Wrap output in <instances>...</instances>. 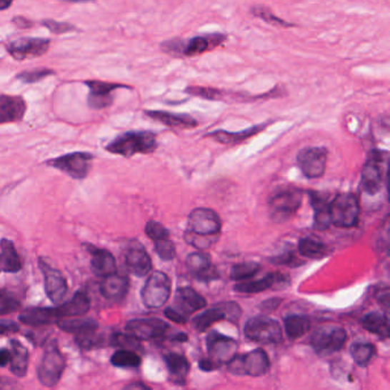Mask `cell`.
<instances>
[{
  "label": "cell",
  "mask_w": 390,
  "mask_h": 390,
  "mask_svg": "<svg viewBox=\"0 0 390 390\" xmlns=\"http://www.w3.org/2000/svg\"><path fill=\"white\" fill-rule=\"evenodd\" d=\"M228 41L227 34L210 32L194 36L189 39L175 37L161 43V52L172 58H196L212 52Z\"/></svg>",
  "instance_id": "obj_1"
},
{
  "label": "cell",
  "mask_w": 390,
  "mask_h": 390,
  "mask_svg": "<svg viewBox=\"0 0 390 390\" xmlns=\"http://www.w3.org/2000/svg\"><path fill=\"white\" fill-rule=\"evenodd\" d=\"M157 135L151 131H129L116 136L106 150L114 155L132 157L138 154H151L157 149Z\"/></svg>",
  "instance_id": "obj_2"
},
{
  "label": "cell",
  "mask_w": 390,
  "mask_h": 390,
  "mask_svg": "<svg viewBox=\"0 0 390 390\" xmlns=\"http://www.w3.org/2000/svg\"><path fill=\"white\" fill-rule=\"evenodd\" d=\"M304 191L296 186L281 188L269 199L270 216L275 222L287 221L301 206Z\"/></svg>",
  "instance_id": "obj_3"
},
{
  "label": "cell",
  "mask_w": 390,
  "mask_h": 390,
  "mask_svg": "<svg viewBox=\"0 0 390 390\" xmlns=\"http://www.w3.org/2000/svg\"><path fill=\"white\" fill-rule=\"evenodd\" d=\"M387 161L388 151L374 149L369 154L361 171V189L369 195H376L381 190Z\"/></svg>",
  "instance_id": "obj_4"
},
{
  "label": "cell",
  "mask_w": 390,
  "mask_h": 390,
  "mask_svg": "<svg viewBox=\"0 0 390 390\" xmlns=\"http://www.w3.org/2000/svg\"><path fill=\"white\" fill-rule=\"evenodd\" d=\"M197 96L203 100L209 101H230V102H252L258 100H269V99L281 98L286 95V89L283 86L274 87L268 92L262 94L251 95L245 92H234V91H227V89H216L210 86H199L197 89Z\"/></svg>",
  "instance_id": "obj_5"
},
{
  "label": "cell",
  "mask_w": 390,
  "mask_h": 390,
  "mask_svg": "<svg viewBox=\"0 0 390 390\" xmlns=\"http://www.w3.org/2000/svg\"><path fill=\"white\" fill-rule=\"evenodd\" d=\"M66 369V359L59 349L58 344L53 341L47 344L41 364L38 366L37 376L45 387H54L62 378Z\"/></svg>",
  "instance_id": "obj_6"
},
{
  "label": "cell",
  "mask_w": 390,
  "mask_h": 390,
  "mask_svg": "<svg viewBox=\"0 0 390 390\" xmlns=\"http://www.w3.org/2000/svg\"><path fill=\"white\" fill-rule=\"evenodd\" d=\"M359 199L351 192L340 194L330 203L331 222L336 227H355L359 222Z\"/></svg>",
  "instance_id": "obj_7"
},
{
  "label": "cell",
  "mask_w": 390,
  "mask_h": 390,
  "mask_svg": "<svg viewBox=\"0 0 390 390\" xmlns=\"http://www.w3.org/2000/svg\"><path fill=\"white\" fill-rule=\"evenodd\" d=\"M171 279L163 271H154L146 281L141 296L146 308L163 307L171 296Z\"/></svg>",
  "instance_id": "obj_8"
},
{
  "label": "cell",
  "mask_w": 390,
  "mask_h": 390,
  "mask_svg": "<svg viewBox=\"0 0 390 390\" xmlns=\"http://www.w3.org/2000/svg\"><path fill=\"white\" fill-rule=\"evenodd\" d=\"M245 336L252 341L260 344H279L283 340L281 325L269 317H253L246 321Z\"/></svg>",
  "instance_id": "obj_9"
},
{
  "label": "cell",
  "mask_w": 390,
  "mask_h": 390,
  "mask_svg": "<svg viewBox=\"0 0 390 390\" xmlns=\"http://www.w3.org/2000/svg\"><path fill=\"white\" fill-rule=\"evenodd\" d=\"M93 158L94 156L89 152L77 151L54 158L46 164L49 166L60 169L61 172L66 173L72 179L81 180L89 174V169L92 167Z\"/></svg>",
  "instance_id": "obj_10"
},
{
  "label": "cell",
  "mask_w": 390,
  "mask_h": 390,
  "mask_svg": "<svg viewBox=\"0 0 390 390\" xmlns=\"http://www.w3.org/2000/svg\"><path fill=\"white\" fill-rule=\"evenodd\" d=\"M84 85L89 89L87 104L91 109L102 110L109 108L115 100L117 89H132V87L124 84L109 83V81H84Z\"/></svg>",
  "instance_id": "obj_11"
},
{
  "label": "cell",
  "mask_w": 390,
  "mask_h": 390,
  "mask_svg": "<svg viewBox=\"0 0 390 390\" xmlns=\"http://www.w3.org/2000/svg\"><path fill=\"white\" fill-rule=\"evenodd\" d=\"M51 41L47 38L21 37L6 44V51L14 60L41 58L49 52Z\"/></svg>",
  "instance_id": "obj_12"
},
{
  "label": "cell",
  "mask_w": 390,
  "mask_h": 390,
  "mask_svg": "<svg viewBox=\"0 0 390 390\" xmlns=\"http://www.w3.org/2000/svg\"><path fill=\"white\" fill-rule=\"evenodd\" d=\"M241 307L236 302H222L210 309L205 310L204 313L199 314L192 321V325L196 331L205 332L216 321H222V319L237 321L241 319Z\"/></svg>",
  "instance_id": "obj_13"
},
{
  "label": "cell",
  "mask_w": 390,
  "mask_h": 390,
  "mask_svg": "<svg viewBox=\"0 0 390 390\" xmlns=\"http://www.w3.org/2000/svg\"><path fill=\"white\" fill-rule=\"evenodd\" d=\"M347 332L340 326H321L313 333L310 344L319 354H331L344 348Z\"/></svg>",
  "instance_id": "obj_14"
},
{
  "label": "cell",
  "mask_w": 390,
  "mask_h": 390,
  "mask_svg": "<svg viewBox=\"0 0 390 390\" xmlns=\"http://www.w3.org/2000/svg\"><path fill=\"white\" fill-rule=\"evenodd\" d=\"M329 150L325 146H307L296 156L298 165L307 178H321L326 169Z\"/></svg>",
  "instance_id": "obj_15"
},
{
  "label": "cell",
  "mask_w": 390,
  "mask_h": 390,
  "mask_svg": "<svg viewBox=\"0 0 390 390\" xmlns=\"http://www.w3.org/2000/svg\"><path fill=\"white\" fill-rule=\"evenodd\" d=\"M207 351H209V359L216 364V366H220L222 364H228L231 359L237 355V342L233 338L222 336L220 333L213 331L209 333L206 338Z\"/></svg>",
  "instance_id": "obj_16"
},
{
  "label": "cell",
  "mask_w": 390,
  "mask_h": 390,
  "mask_svg": "<svg viewBox=\"0 0 390 390\" xmlns=\"http://www.w3.org/2000/svg\"><path fill=\"white\" fill-rule=\"evenodd\" d=\"M201 235H219L221 230V220L210 209L197 207L188 216V229Z\"/></svg>",
  "instance_id": "obj_17"
},
{
  "label": "cell",
  "mask_w": 390,
  "mask_h": 390,
  "mask_svg": "<svg viewBox=\"0 0 390 390\" xmlns=\"http://www.w3.org/2000/svg\"><path fill=\"white\" fill-rule=\"evenodd\" d=\"M126 331L138 340H156L166 334L169 324L159 319H136L127 323Z\"/></svg>",
  "instance_id": "obj_18"
},
{
  "label": "cell",
  "mask_w": 390,
  "mask_h": 390,
  "mask_svg": "<svg viewBox=\"0 0 390 390\" xmlns=\"http://www.w3.org/2000/svg\"><path fill=\"white\" fill-rule=\"evenodd\" d=\"M39 267L45 279V292L47 296L51 299L53 304H59L64 300L68 292V285L64 276L58 269L51 267L43 259L39 260Z\"/></svg>",
  "instance_id": "obj_19"
},
{
  "label": "cell",
  "mask_w": 390,
  "mask_h": 390,
  "mask_svg": "<svg viewBox=\"0 0 390 390\" xmlns=\"http://www.w3.org/2000/svg\"><path fill=\"white\" fill-rule=\"evenodd\" d=\"M26 109L28 104L24 96L0 94V125L22 121Z\"/></svg>",
  "instance_id": "obj_20"
},
{
  "label": "cell",
  "mask_w": 390,
  "mask_h": 390,
  "mask_svg": "<svg viewBox=\"0 0 390 390\" xmlns=\"http://www.w3.org/2000/svg\"><path fill=\"white\" fill-rule=\"evenodd\" d=\"M144 115L169 129H190L199 126V121L188 114H175L165 110H144Z\"/></svg>",
  "instance_id": "obj_21"
},
{
  "label": "cell",
  "mask_w": 390,
  "mask_h": 390,
  "mask_svg": "<svg viewBox=\"0 0 390 390\" xmlns=\"http://www.w3.org/2000/svg\"><path fill=\"white\" fill-rule=\"evenodd\" d=\"M205 307H206L205 299L191 287H181L176 291L174 306L172 308H174L181 315L184 316L186 319V316H190Z\"/></svg>",
  "instance_id": "obj_22"
},
{
  "label": "cell",
  "mask_w": 390,
  "mask_h": 390,
  "mask_svg": "<svg viewBox=\"0 0 390 390\" xmlns=\"http://www.w3.org/2000/svg\"><path fill=\"white\" fill-rule=\"evenodd\" d=\"M186 267L201 281H211L219 277L218 270L212 264L211 256L204 252L191 253L186 258Z\"/></svg>",
  "instance_id": "obj_23"
},
{
  "label": "cell",
  "mask_w": 390,
  "mask_h": 390,
  "mask_svg": "<svg viewBox=\"0 0 390 390\" xmlns=\"http://www.w3.org/2000/svg\"><path fill=\"white\" fill-rule=\"evenodd\" d=\"M125 260L127 269L133 275L144 277L151 271V259L140 243H135L129 246Z\"/></svg>",
  "instance_id": "obj_24"
},
{
  "label": "cell",
  "mask_w": 390,
  "mask_h": 390,
  "mask_svg": "<svg viewBox=\"0 0 390 390\" xmlns=\"http://www.w3.org/2000/svg\"><path fill=\"white\" fill-rule=\"evenodd\" d=\"M241 374L251 376H261L269 371L270 361L266 351L254 349L246 355L239 356Z\"/></svg>",
  "instance_id": "obj_25"
},
{
  "label": "cell",
  "mask_w": 390,
  "mask_h": 390,
  "mask_svg": "<svg viewBox=\"0 0 390 390\" xmlns=\"http://www.w3.org/2000/svg\"><path fill=\"white\" fill-rule=\"evenodd\" d=\"M310 203L314 210V227L323 231L330 227V203L329 195L323 192L309 191Z\"/></svg>",
  "instance_id": "obj_26"
},
{
  "label": "cell",
  "mask_w": 390,
  "mask_h": 390,
  "mask_svg": "<svg viewBox=\"0 0 390 390\" xmlns=\"http://www.w3.org/2000/svg\"><path fill=\"white\" fill-rule=\"evenodd\" d=\"M87 250L92 256L91 260V268L95 276L98 277H106L117 271L115 256H112L109 251L99 249L93 245H87Z\"/></svg>",
  "instance_id": "obj_27"
},
{
  "label": "cell",
  "mask_w": 390,
  "mask_h": 390,
  "mask_svg": "<svg viewBox=\"0 0 390 390\" xmlns=\"http://www.w3.org/2000/svg\"><path fill=\"white\" fill-rule=\"evenodd\" d=\"M129 289V281L126 276L116 273L104 277L101 281V294L106 300H121L126 296Z\"/></svg>",
  "instance_id": "obj_28"
},
{
  "label": "cell",
  "mask_w": 390,
  "mask_h": 390,
  "mask_svg": "<svg viewBox=\"0 0 390 390\" xmlns=\"http://www.w3.org/2000/svg\"><path fill=\"white\" fill-rule=\"evenodd\" d=\"M271 121H267V123L259 124V125H254V126L249 127V129H243L239 132H228V131H214V132L209 133L206 134L207 138L213 139V140L218 141L222 144H239L243 141L249 140L254 135L259 134L262 132L266 127L269 125Z\"/></svg>",
  "instance_id": "obj_29"
},
{
  "label": "cell",
  "mask_w": 390,
  "mask_h": 390,
  "mask_svg": "<svg viewBox=\"0 0 390 390\" xmlns=\"http://www.w3.org/2000/svg\"><path fill=\"white\" fill-rule=\"evenodd\" d=\"M24 324L29 326H44L60 321L56 308H29L21 313L19 317Z\"/></svg>",
  "instance_id": "obj_30"
},
{
  "label": "cell",
  "mask_w": 390,
  "mask_h": 390,
  "mask_svg": "<svg viewBox=\"0 0 390 390\" xmlns=\"http://www.w3.org/2000/svg\"><path fill=\"white\" fill-rule=\"evenodd\" d=\"M287 285L289 284V279L286 276L281 275V274H268L264 276V279H258V281H243L239 284L236 285V292L239 293H260L264 291H267L268 289L275 287L276 285Z\"/></svg>",
  "instance_id": "obj_31"
},
{
  "label": "cell",
  "mask_w": 390,
  "mask_h": 390,
  "mask_svg": "<svg viewBox=\"0 0 390 390\" xmlns=\"http://www.w3.org/2000/svg\"><path fill=\"white\" fill-rule=\"evenodd\" d=\"M164 361L166 363L171 381L181 386L186 384L190 369L189 361L186 359V356L174 353L167 354L164 356Z\"/></svg>",
  "instance_id": "obj_32"
},
{
  "label": "cell",
  "mask_w": 390,
  "mask_h": 390,
  "mask_svg": "<svg viewBox=\"0 0 390 390\" xmlns=\"http://www.w3.org/2000/svg\"><path fill=\"white\" fill-rule=\"evenodd\" d=\"M0 274H16L22 268L20 256L15 249L12 241L1 239L0 241Z\"/></svg>",
  "instance_id": "obj_33"
},
{
  "label": "cell",
  "mask_w": 390,
  "mask_h": 390,
  "mask_svg": "<svg viewBox=\"0 0 390 390\" xmlns=\"http://www.w3.org/2000/svg\"><path fill=\"white\" fill-rule=\"evenodd\" d=\"M89 308H91L89 296H87L86 292L79 291L70 301L61 304L56 310L60 319H62L64 317H77V316L85 315L89 313Z\"/></svg>",
  "instance_id": "obj_34"
},
{
  "label": "cell",
  "mask_w": 390,
  "mask_h": 390,
  "mask_svg": "<svg viewBox=\"0 0 390 390\" xmlns=\"http://www.w3.org/2000/svg\"><path fill=\"white\" fill-rule=\"evenodd\" d=\"M11 371L14 376L22 378L26 376L29 366V351L24 344L18 340H11Z\"/></svg>",
  "instance_id": "obj_35"
},
{
  "label": "cell",
  "mask_w": 390,
  "mask_h": 390,
  "mask_svg": "<svg viewBox=\"0 0 390 390\" xmlns=\"http://www.w3.org/2000/svg\"><path fill=\"white\" fill-rule=\"evenodd\" d=\"M361 326L369 332L374 333L381 339H387L389 336V323L387 316L379 311L366 314L361 319Z\"/></svg>",
  "instance_id": "obj_36"
},
{
  "label": "cell",
  "mask_w": 390,
  "mask_h": 390,
  "mask_svg": "<svg viewBox=\"0 0 390 390\" xmlns=\"http://www.w3.org/2000/svg\"><path fill=\"white\" fill-rule=\"evenodd\" d=\"M284 326L289 338L296 340L304 336L309 331L310 319L308 316L294 314L285 317Z\"/></svg>",
  "instance_id": "obj_37"
},
{
  "label": "cell",
  "mask_w": 390,
  "mask_h": 390,
  "mask_svg": "<svg viewBox=\"0 0 390 390\" xmlns=\"http://www.w3.org/2000/svg\"><path fill=\"white\" fill-rule=\"evenodd\" d=\"M299 252L308 259H321L326 256L327 247L319 239L306 237L299 243Z\"/></svg>",
  "instance_id": "obj_38"
},
{
  "label": "cell",
  "mask_w": 390,
  "mask_h": 390,
  "mask_svg": "<svg viewBox=\"0 0 390 390\" xmlns=\"http://www.w3.org/2000/svg\"><path fill=\"white\" fill-rule=\"evenodd\" d=\"M58 326L61 330L68 333H74L75 336L87 331L98 330V321L94 319H60L58 321Z\"/></svg>",
  "instance_id": "obj_39"
},
{
  "label": "cell",
  "mask_w": 390,
  "mask_h": 390,
  "mask_svg": "<svg viewBox=\"0 0 390 390\" xmlns=\"http://www.w3.org/2000/svg\"><path fill=\"white\" fill-rule=\"evenodd\" d=\"M251 14L264 21L266 24H270V26H281V28L296 26V24L287 22L284 19L279 18L271 9L266 6H261V5L251 7Z\"/></svg>",
  "instance_id": "obj_40"
},
{
  "label": "cell",
  "mask_w": 390,
  "mask_h": 390,
  "mask_svg": "<svg viewBox=\"0 0 390 390\" xmlns=\"http://www.w3.org/2000/svg\"><path fill=\"white\" fill-rule=\"evenodd\" d=\"M110 361L116 367H124V369L131 367V369H135V367L140 366L142 359L132 349H125V348H123V349L117 350L112 355Z\"/></svg>",
  "instance_id": "obj_41"
},
{
  "label": "cell",
  "mask_w": 390,
  "mask_h": 390,
  "mask_svg": "<svg viewBox=\"0 0 390 390\" xmlns=\"http://www.w3.org/2000/svg\"><path fill=\"white\" fill-rule=\"evenodd\" d=\"M350 354L359 366H366L376 354V349L372 344H355L350 348Z\"/></svg>",
  "instance_id": "obj_42"
},
{
  "label": "cell",
  "mask_w": 390,
  "mask_h": 390,
  "mask_svg": "<svg viewBox=\"0 0 390 390\" xmlns=\"http://www.w3.org/2000/svg\"><path fill=\"white\" fill-rule=\"evenodd\" d=\"M261 266L256 262H243L235 264L230 271V279L233 281H241L252 279L259 273Z\"/></svg>",
  "instance_id": "obj_43"
},
{
  "label": "cell",
  "mask_w": 390,
  "mask_h": 390,
  "mask_svg": "<svg viewBox=\"0 0 390 390\" xmlns=\"http://www.w3.org/2000/svg\"><path fill=\"white\" fill-rule=\"evenodd\" d=\"M218 239L219 235H201V234L192 233L189 230H186L184 233V241L201 251L206 250L212 246Z\"/></svg>",
  "instance_id": "obj_44"
},
{
  "label": "cell",
  "mask_w": 390,
  "mask_h": 390,
  "mask_svg": "<svg viewBox=\"0 0 390 390\" xmlns=\"http://www.w3.org/2000/svg\"><path fill=\"white\" fill-rule=\"evenodd\" d=\"M55 71L49 68H39V69L26 70V71L19 72L15 79H18L24 84H35L41 81L45 78L54 76Z\"/></svg>",
  "instance_id": "obj_45"
},
{
  "label": "cell",
  "mask_w": 390,
  "mask_h": 390,
  "mask_svg": "<svg viewBox=\"0 0 390 390\" xmlns=\"http://www.w3.org/2000/svg\"><path fill=\"white\" fill-rule=\"evenodd\" d=\"M21 304L16 296L5 290H0V316L14 313L20 308Z\"/></svg>",
  "instance_id": "obj_46"
},
{
  "label": "cell",
  "mask_w": 390,
  "mask_h": 390,
  "mask_svg": "<svg viewBox=\"0 0 390 390\" xmlns=\"http://www.w3.org/2000/svg\"><path fill=\"white\" fill-rule=\"evenodd\" d=\"M41 26L49 29L54 35H64L68 32L77 31V26L68 22H60V21L52 20V19H45L41 21Z\"/></svg>",
  "instance_id": "obj_47"
},
{
  "label": "cell",
  "mask_w": 390,
  "mask_h": 390,
  "mask_svg": "<svg viewBox=\"0 0 390 390\" xmlns=\"http://www.w3.org/2000/svg\"><path fill=\"white\" fill-rule=\"evenodd\" d=\"M155 250L164 261H171L175 256V246L169 239L155 241Z\"/></svg>",
  "instance_id": "obj_48"
},
{
  "label": "cell",
  "mask_w": 390,
  "mask_h": 390,
  "mask_svg": "<svg viewBox=\"0 0 390 390\" xmlns=\"http://www.w3.org/2000/svg\"><path fill=\"white\" fill-rule=\"evenodd\" d=\"M144 231H146V235L154 241L169 239V230L164 227L163 224L157 221L148 222Z\"/></svg>",
  "instance_id": "obj_49"
},
{
  "label": "cell",
  "mask_w": 390,
  "mask_h": 390,
  "mask_svg": "<svg viewBox=\"0 0 390 390\" xmlns=\"http://www.w3.org/2000/svg\"><path fill=\"white\" fill-rule=\"evenodd\" d=\"M112 346H118V347L125 348V349H138L139 346L138 339L131 334H121V333H116L111 338Z\"/></svg>",
  "instance_id": "obj_50"
},
{
  "label": "cell",
  "mask_w": 390,
  "mask_h": 390,
  "mask_svg": "<svg viewBox=\"0 0 390 390\" xmlns=\"http://www.w3.org/2000/svg\"><path fill=\"white\" fill-rule=\"evenodd\" d=\"M271 261L275 264H283V266H291V267H296L300 264V262H302L292 252L284 253L281 256H276V258L271 259Z\"/></svg>",
  "instance_id": "obj_51"
},
{
  "label": "cell",
  "mask_w": 390,
  "mask_h": 390,
  "mask_svg": "<svg viewBox=\"0 0 390 390\" xmlns=\"http://www.w3.org/2000/svg\"><path fill=\"white\" fill-rule=\"evenodd\" d=\"M19 330H20V326L14 321L0 319V336L12 334V333L18 332Z\"/></svg>",
  "instance_id": "obj_52"
},
{
  "label": "cell",
  "mask_w": 390,
  "mask_h": 390,
  "mask_svg": "<svg viewBox=\"0 0 390 390\" xmlns=\"http://www.w3.org/2000/svg\"><path fill=\"white\" fill-rule=\"evenodd\" d=\"M165 316H166L167 319H171V321H174V323H178V324H184L186 321V317L181 315L180 313H178V311L172 307L167 308V309L165 310Z\"/></svg>",
  "instance_id": "obj_53"
},
{
  "label": "cell",
  "mask_w": 390,
  "mask_h": 390,
  "mask_svg": "<svg viewBox=\"0 0 390 390\" xmlns=\"http://www.w3.org/2000/svg\"><path fill=\"white\" fill-rule=\"evenodd\" d=\"M12 24H14L18 29H30L34 26V22L29 19L24 18V16H14L12 20Z\"/></svg>",
  "instance_id": "obj_54"
},
{
  "label": "cell",
  "mask_w": 390,
  "mask_h": 390,
  "mask_svg": "<svg viewBox=\"0 0 390 390\" xmlns=\"http://www.w3.org/2000/svg\"><path fill=\"white\" fill-rule=\"evenodd\" d=\"M281 302V300H279V298L270 299V300H267V301H264L261 304V309L266 310V311H271V310H275L276 308L279 307Z\"/></svg>",
  "instance_id": "obj_55"
},
{
  "label": "cell",
  "mask_w": 390,
  "mask_h": 390,
  "mask_svg": "<svg viewBox=\"0 0 390 390\" xmlns=\"http://www.w3.org/2000/svg\"><path fill=\"white\" fill-rule=\"evenodd\" d=\"M11 350L3 348L0 349V367H5L11 361Z\"/></svg>",
  "instance_id": "obj_56"
},
{
  "label": "cell",
  "mask_w": 390,
  "mask_h": 390,
  "mask_svg": "<svg viewBox=\"0 0 390 390\" xmlns=\"http://www.w3.org/2000/svg\"><path fill=\"white\" fill-rule=\"evenodd\" d=\"M199 365H201V370L207 371V372H209V371L214 370V369L216 367V364H214V363H213L210 359H201Z\"/></svg>",
  "instance_id": "obj_57"
},
{
  "label": "cell",
  "mask_w": 390,
  "mask_h": 390,
  "mask_svg": "<svg viewBox=\"0 0 390 390\" xmlns=\"http://www.w3.org/2000/svg\"><path fill=\"white\" fill-rule=\"evenodd\" d=\"M14 0H0V11H6L12 6Z\"/></svg>",
  "instance_id": "obj_58"
},
{
  "label": "cell",
  "mask_w": 390,
  "mask_h": 390,
  "mask_svg": "<svg viewBox=\"0 0 390 390\" xmlns=\"http://www.w3.org/2000/svg\"><path fill=\"white\" fill-rule=\"evenodd\" d=\"M188 340V336H186V334H184V333H179V334H175L174 336H173V341H178V342H184Z\"/></svg>",
  "instance_id": "obj_59"
},
{
  "label": "cell",
  "mask_w": 390,
  "mask_h": 390,
  "mask_svg": "<svg viewBox=\"0 0 390 390\" xmlns=\"http://www.w3.org/2000/svg\"><path fill=\"white\" fill-rule=\"evenodd\" d=\"M62 1H66V3L71 4H84V3H92L95 0H62Z\"/></svg>",
  "instance_id": "obj_60"
},
{
  "label": "cell",
  "mask_w": 390,
  "mask_h": 390,
  "mask_svg": "<svg viewBox=\"0 0 390 390\" xmlns=\"http://www.w3.org/2000/svg\"><path fill=\"white\" fill-rule=\"evenodd\" d=\"M127 389H134V388H140V389H149V388L146 387V386H144V384H131V386H127Z\"/></svg>",
  "instance_id": "obj_61"
}]
</instances>
